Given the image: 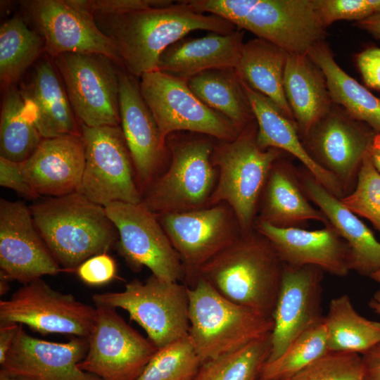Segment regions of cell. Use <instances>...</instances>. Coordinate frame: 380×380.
<instances>
[{
    "label": "cell",
    "mask_w": 380,
    "mask_h": 380,
    "mask_svg": "<svg viewBox=\"0 0 380 380\" xmlns=\"http://www.w3.org/2000/svg\"><path fill=\"white\" fill-rule=\"evenodd\" d=\"M309 134L318 163L338 179L343 189L357 176L374 137L346 116L329 112Z\"/></svg>",
    "instance_id": "24"
},
{
    "label": "cell",
    "mask_w": 380,
    "mask_h": 380,
    "mask_svg": "<svg viewBox=\"0 0 380 380\" xmlns=\"http://www.w3.org/2000/svg\"><path fill=\"white\" fill-rule=\"evenodd\" d=\"M285 380H362L361 355L329 351Z\"/></svg>",
    "instance_id": "40"
},
{
    "label": "cell",
    "mask_w": 380,
    "mask_h": 380,
    "mask_svg": "<svg viewBox=\"0 0 380 380\" xmlns=\"http://www.w3.org/2000/svg\"><path fill=\"white\" fill-rule=\"evenodd\" d=\"M26 109L43 139L81 135L58 70L49 58L40 60L19 87Z\"/></svg>",
    "instance_id": "23"
},
{
    "label": "cell",
    "mask_w": 380,
    "mask_h": 380,
    "mask_svg": "<svg viewBox=\"0 0 380 380\" xmlns=\"http://www.w3.org/2000/svg\"><path fill=\"white\" fill-rule=\"evenodd\" d=\"M94 18L115 45L121 64L135 77L157 70L163 52L192 31L224 34L236 30L229 21L198 12L186 1L120 14L96 15Z\"/></svg>",
    "instance_id": "1"
},
{
    "label": "cell",
    "mask_w": 380,
    "mask_h": 380,
    "mask_svg": "<svg viewBox=\"0 0 380 380\" xmlns=\"http://www.w3.org/2000/svg\"><path fill=\"white\" fill-rule=\"evenodd\" d=\"M53 58L65 53L100 54L121 64L113 42L99 28L84 0L21 1Z\"/></svg>",
    "instance_id": "14"
},
{
    "label": "cell",
    "mask_w": 380,
    "mask_h": 380,
    "mask_svg": "<svg viewBox=\"0 0 380 380\" xmlns=\"http://www.w3.org/2000/svg\"><path fill=\"white\" fill-rule=\"evenodd\" d=\"M201 365L188 335L158 348L137 380H193Z\"/></svg>",
    "instance_id": "38"
},
{
    "label": "cell",
    "mask_w": 380,
    "mask_h": 380,
    "mask_svg": "<svg viewBox=\"0 0 380 380\" xmlns=\"http://www.w3.org/2000/svg\"><path fill=\"white\" fill-rule=\"evenodd\" d=\"M242 84L258 123V146L264 150L274 148L289 153L298 159L329 191L338 198H342L344 190L342 184L306 151L293 122L270 99L243 81Z\"/></svg>",
    "instance_id": "26"
},
{
    "label": "cell",
    "mask_w": 380,
    "mask_h": 380,
    "mask_svg": "<svg viewBox=\"0 0 380 380\" xmlns=\"http://www.w3.org/2000/svg\"><path fill=\"white\" fill-rule=\"evenodd\" d=\"M359 25L380 38V13L358 21Z\"/></svg>",
    "instance_id": "48"
},
{
    "label": "cell",
    "mask_w": 380,
    "mask_h": 380,
    "mask_svg": "<svg viewBox=\"0 0 380 380\" xmlns=\"http://www.w3.org/2000/svg\"><path fill=\"white\" fill-rule=\"evenodd\" d=\"M0 380H36L33 378L5 371L1 369Z\"/></svg>",
    "instance_id": "49"
},
{
    "label": "cell",
    "mask_w": 380,
    "mask_h": 380,
    "mask_svg": "<svg viewBox=\"0 0 380 380\" xmlns=\"http://www.w3.org/2000/svg\"><path fill=\"white\" fill-rule=\"evenodd\" d=\"M256 231L271 243L284 264L315 266L341 277L351 270L349 247L329 223L320 229L306 230L259 220Z\"/></svg>",
    "instance_id": "19"
},
{
    "label": "cell",
    "mask_w": 380,
    "mask_h": 380,
    "mask_svg": "<svg viewBox=\"0 0 380 380\" xmlns=\"http://www.w3.org/2000/svg\"><path fill=\"white\" fill-rule=\"evenodd\" d=\"M324 323L329 351L361 355L380 343V322L360 315L346 294L331 299Z\"/></svg>",
    "instance_id": "33"
},
{
    "label": "cell",
    "mask_w": 380,
    "mask_h": 380,
    "mask_svg": "<svg viewBox=\"0 0 380 380\" xmlns=\"http://www.w3.org/2000/svg\"><path fill=\"white\" fill-rule=\"evenodd\" d=\"M369 153L371 156L380 159V134L374 136Z\"/></svg>",
    "instance_id": "51"
},
{
    "label": "cell",
    "mask_w": 380,
    "mask_h": 380,
    "mask_svg": "<svg viewBox=\"0 0 380 380\" xmlns=\"http://www.w3.org/2000/svg\"><path fill=\"white\" fill-rule=\"evenodd\" d=\"M170 147L167 170L151 185L141 201L156 215L203 208L215 186L214 146L209 140L186 139L171 142Z\"/></svg>",
    "instance_id": "8"
},
{
    "label": "cell",
    "mask_w": 380,
    "mask_h": 380,
    "mask_svg": "<svg viewBox=\"0 0 380 380\" xmlns=\"http://www.w3.org/2000/svg\"><path fill=\"white\" fill-rule=\"evenodd\" d=\"M370 278L372 279L376 282L380 284V270L376 272L370 276Z\"/></svg>",
    "instance_id": "54"
},
{
    "label": "cell",
    "mask_w": 380,
    "mask_h": 380,
    "mask_svg": "<svg viewBox=\"0 0 380 380\" xmlns=\"http://www.w3.org/2000/svg\"><path fill=\"white\" fill-rule=\"evenodd\" d=\"M22 324L17 323H0V364L12 348L19 329Z\"/></svg>",
    "instance_id": "47"
},
{
    "label": "cell",
    "mask_w": 380,
    "mask_h": 380,
    "mask_svg": "<svg viewBox=\"0 0 380 380\" xmlns=\"http://www.w3.org/2000/svg\"><path fill=\"white\" fill-rule=\"evenodd\" d=\"M369 306L375 313L380 315V289L375 292L369 302Z\"/></svg>",
    "instance_id": "50"
},
{
    "label": "cell",
    "mask_w": 380,
    "mask_h": 380,
    "mask_svg": "<svg viewBox=\"0 0 380 380\" xmlns=\"http://www.w3.org/2000/svg\"><path fill=\"white\" fill-rule=\"evenodd\" d=\"M371 157L375 167L380 172V159L372 156H371Z\"/></svg>",
    "instance_id": "53"
},
{
    "label": "cell",
    "mask_w": 380,
    "mask_h": 380,
    "mask_svg": "<svg viewBox=\"0 0 380 380\" xmlns=\"http://www.w3.org/2000/svg\"><path fill=\"white\" fill-rule=\"evenodd\" d=\"M53 63L80 123L120 126V70L113 60L100 54L65 53Z\"/></svg>",
    "instance_id": "11"
},
{
    "label": "cell",
    "mask_w": 380,
    "mask_h": 380,
    "mask_svg": "<svg viewBox=\"0 0 380 380\" xmlns=\"http://www.w3.org/2000/svg\"><path fill=\"white\" fill-rule=\"evenodd\" d=\"M187 83L203 103L240 131L254 118L242 81L234 68L208 70L191 77Z\"/></svg>",
    "instance_id": "31"
},
{
    "label": "cell",
    "mask_w": 380,
    "mask_h": 380,
    "mask_svg": "<svg viewBox=\"0 0 380 380\" xmlns=\"http://www.w3.org/2000/svg\"><path fill=\"white\" fill-rule=\"evenodd\" d=\"M322 279L323 271L317 267L284 264L267 362L279 357L298 336L324 321Z\"/></svg>",
    "instance_id": "18"
},
{
    "label": "cell",
    "mask_w": 380,
    "mask_h": 380,
    "mask_svg": "<svg viewBox=\"0 0 380 380\" xmlns=\"http://www.w3.org/2000/svg\"><path fill=\"white\" fill-rule=\"evenodd\" d=\"M120 127L140 184L152 180L163 157L156 121L141 93L139 82L127 72L119 71Z\"/></svg>",
    "instance_id": "21"
},
{
    "label": "cell",
    "mask_w": 380,
    "mask_h": 380,
    "mask_svg": "<svg viewBox=\"0 0 380 380\" xmlns=\"http://www.w3.org/2000/svg\"><path fill=\"white\" fill-rule=\"evenodd\" d=\"M106 213L119 234L118 249L133 270L148 268L167 281H184L185 271L156 215L141 203L114 202Z\"/></svg>",
    "instance_id": "12"
},
{
    "label": "cell",
    "mask_w": 380,
    "mask_h": 380,
    "mask_svg": "<svg viewBox=\"0 0 380 380\" xmlns=\"http://www.w3.org/2000/svg\"><path fill=\"white\" fill-rule=\"evenodd\" d=\"M307 54L322 72L331 100L380 131V99L343 70L322 42Z\"/></svg>",
    "instance_id": "32"
},
{
    "label": "cell",
    "mask_w": 380,
    "mask_h": 380,
    "mask_svg": "<svg viewBox=\"0 0 380 380\" xmlns=\"http://www.w3.org/2000/svg\"><path fill=\"white\" fill-rule=\"evenodd\" d=\"M328 352L323 321L298 336L279 357L265 362L258 380H285Z\"/></svg>",
    "instance_id": "37"
},
{
    "label": "cell",
    "mask_w": 380,
    "mask_h": 380,
    "mask_svg": "<svg viewBox=\"0 0 380 380\" xmlns=\"http://www.w3.org/2000/svg\"><path fill=\"white\" fill-rule=\"evenodd\" d=\"M264 207L259 220L279 227H296L308 220L329 222L305 198L291 170L274 164L266 182Z\"/></svg>",
    "instance_id": "30"
},
{
    "label": "cell",
    "mask_w": 380,
    "mask_h": 380,
    "mask_svg": "<svg viewBox=\"0 0 380 380\" xmlns=\"http://www.w3.org/2000/svg\"><path fill=\"white\" fill-rule=\"evenodd\" d=\"M96 305L122 308L146 333L158 349L189 335L188 287L151 274L144 282L134 279L120 292L93 296Z\"/></svg>",
    "instance_id": "7"
},
{
    "label": "cell",
    "mask_w": 380,
    "mask_h": 380,
    "mask_svg": "<svg viewBox=\"0 0 380 380\" xmlns=\"http://www.w3.org/2000/svg\"><path fill=\"white\" fill-rule=\"evenodd\" d=\"M87 350L86 338L51 342L30 336L20 326L1 366V369L36 380H102L79 367Z\"/></svg>",
    "instance_id": "20"
},
{
    "label": "cell",
    "mask_w": 380,
    "mask_h": 380,
    "mask_svg": "<svg viewBox=\"0 0 380 380\" xmlns=\"http://www.w3.org/2000/svg\"><path fill=\"white\" fill-rule=\"evenodd\" d=\"M325 27L340 20L360 21L380 13V0H318Z\"/></svg>",
    "instance_id": "41"
},
{
    "label": "cell",
    "mask_w": 380,
    "mask_h": 380,
    "mask_svg": "<svg viewBox=\"0 0 380 380\" xmlns=\"http://www.w3.org/2000/svg\"><path fill=\"white\" fill-rule=\"evenodd\" d=\"M88 350L79 367L102 380H137L158 348L115 309L96 306Z\"/></svg>",
    "instance_id": "13"
},
{
    "label": "cell",
    "mask_w": 380,
    "mask_h": 380,
    "mask_svg": "<svg viewBox=\"0 0 380 380\" xmlns=\"http://www.w3.org/2000/svg\"><path fill=\"white\" fill-rule=\"evenodd\" d=\"M156 216L180 257L189 288L199 269L241 234L233 213L222 203Z\"/></svg>",
    "instance_id": "16"
},
{
    "label": "cell",
    "mask_w": 380,
    "mask_h": 380,
    "mask_svg": "<svg viewBox=\"0 0 380 380\" xmlns=\"http://www.w3.org/2000/svg\"><path fill=\"white\" fill-rule=\"evenodd\" d=\"M272 347L271 333L201 363L193 380H258Z\"/></svg>",
    "instance_id": "36"
},
{
    "label": "cell",
    "mask_w": 380,
    "mask_h": 380,
    "mask_svg": "<svg viewBox=\"0 0 380 380\" xmlns=\"http://www.w3.org/2000/svg\"><path fill=\"white\" fill-rule=\"evenodd\" d=\"M85 165L81 135L43 139L22 163L23 173L39 195L59 197L78 192Z\"/></svg>",
    "instance_id": "22"
},
{
    "label": "cell",
    "mask_w": 380,
    "mask_h": 380,
    "mask_svg": "<svg viewBox=\"0 0 380 380\" xmlns=\"http://www.w3.org/2000/svg\"><path fill=\"white\" fill-rule=\"evenodd\" d=\"M243 32H211L203 37L182 39L160 55L158 70L188 80L203 71L235 68L243 46Z\"/></svg>",
    "instance_id": "27"
},
{
    "label": "cell",
    "mask_w": 380,
    "mask_h": 380,
    "mask_svg": "<svg viewBox=\"0 0 380 380\" xmlns=\"http://www.w3.org/2000/svg\"><path fill=\"white\" fill-rule=\"evenodd\" d=\"M45 51L44 41L17 16L0 27V79L5 87L14 85Z\"/></svg>",
    "instance_id": "35"
},
{
    "label": "cell",
    "mask_w": 380,
    "mask_h": 380,
    "mask_svg": "<svg viewBox=\"0 0 380 380\" xmlns=\"http://www.w3.org/2000/svg\"><path fill=\"white\" fill-rule=\"evenodd\" d=\"M0 293L4 295L7 293L9 289L8 286V279H7L4 276L0 274Z\"/></svg>",
    "instance_id": "52"
},
{
    "label": "cell",
    "mask_w": 380,
    "mask_h": 380,
    "mask_svg": "<svg viewBox=\"0 0 380 380\" xmlns=\"http://www.w3.org/2000/svg\"><path fill=\"white\" fill-rule=\"evenodd\" d=\"M340 200L355 215L369 220L380 232V172L369 151L361 163L355 190Z\"/></svg>",
    "instance_id": "39"
},
{
    "label": "cell",
    "mask_w": 380,
    "mask_h": 380,
    "mask_svg": "<svg viewBox=\"0 0 380 380\" xmlns=\"http://www.w3.org/2000/svg\"><path fill=\"white\" fill-rule=\"evenodd\" d=\"M281 151L260 148L246 127L235 139L220 141L212 155L219 178L206 206L227 203L241 234L251 232L259 196Z\"/></svg>",
    "instance_id": "6"
},
{
    "label": "cell",
    "mask_w": 380,
    "mask_h": 380,
    "mask_svg": "<svg viewBox=\"0 0 380 380\" xmlns=\"http://www.w3.org/2000/svg\"><path fill=\"white\" fill-rule=\"evenodd\" d=\"M87 9L94 15H114L160 7L173 3L170 0H84Z\"/></svg>",
    "instance_id": "43"
},
{
    "label": "cell",
    "mask_w": 380,
    "mask_h": 380,
    "mask_svg": "<svg viewBox=\"0 0 380 380\" xmlns=\"http://www.w3.org/2000/svg\"><path fill=\"white\" fill-rule=\"evenodd\" d=\"M284 264L258 232L241 234L198 270L226 299L272 318Z\"/></svg>",
    "instance_id": "2"
},
{
    "label": "cell",
    "mask_w": 380,
    "mask_h": 380,
    "mask_svg": "<svg viewBox=\"0 0 380 380\" xmlns=\"http://www.w3.org/2000/svg\"><path fill=\"white\" fill-rule=\"evenodd\" d=\"M189 336L205 362L235 351L272 332V318L236 304L198 277L188 287Z\"/></svg>",
    "instance_id": "5"
},
{
    "label": "cell",
    "mask_w": 380,
    "mask_h": 380,
    "mask_svg": "<svg viewBox=\"0 0 380 380\" xmlns=\"http://www.w3.org/2000/svg\"><path fill=\"white\" fill-rule=\"evenodd\" d=\"M80 125L85 165L78 192L104 208L114 202L141 203L121 127Z\"/></svg>",
    "instance_id": "10"
},
{
    "label": "cell",
    "mask_w": 380,
    "mask_h": 380,
    "mask_svg": "<svg viewBox=\"0 0 380 380\" xmlns=\"http://www.w3.org/2000/svg\"><path fill=\"white\" fill-rule=\"evenodd\" d=\"M195 11L218 15L289 53L306 54L322 42L318 0H186Z\"/></svg>",
    "instance_id": "4"
},
{
    "label": "cell",
    "mask_w": 380,
    "mask_h": 380,
    "mask_svg": "<svg viewBox=\"0 0 380 380\" xmlns=\"http://www.w3.org/2000/svg\"><path fill=\"white\" fill-rule=\"evenodd\" d=\"M95 316L96 308L53 289L41 278L24 284L9 299L0 301V323L25 324L42 334L87 338Z\"/></svg>",
    "instance_id": "15"
},
{
    "label": "cell",
    "mask_w": 380,
    "mask_h": 380,
    "mask_svg": "<svg viewBox=\"0 0 380 380\" xmlns=\"http://www.w3.org/2000/svg\"><path fill=\"white\" fill-rule=\"evenodd\" d=\"M0 185L27 198L39 197L25 180L22 163L13 162L2 157H0Z\"/></svg>",
    "instance_id": "44"
},
{
    "label": "cell",
    "mask_w": 380,
    "mask_h": 380,
    "mask_svg": "<svg viewBox=\"0 0 380 380\" xmlns=\"http://www.w3.org/2000/svg\"><path fill=\"white\" fill-rule=\"evenodd\" d=\"M116 263L106 253L95 255L77 267L79 278L91 286L106 284L116 277Z\"/></svg>",
    "instance_id": "42"
},
{
    "label": "cell",
    "mask_w": 380,
    "mask_h": 380,
    "mask_svg": "<svg viewBox=\"0 0 380 380\" xmlns=\"http://www.w3.org/2000/svg\"><path fill=\"white\" fill-rule=\"evenodd\" d=\"M284 89L298 128L308 135L329 112L331 98L322 72L307 53L288 54Z\"/></svg>",
    "instance_id": "28"
},
{
    "label": "cell",
    "mask_w": 380,
    "mask_h": 380,
    "mask_svg": "<svg viewBox=\"0 0 380 380\" xmlns=\"http://www.w3.org/2000/svg\"><path fill=\"white\" fill-rule=\"evenodd\" d=\"M289 53L260 38L243 43L234 68L239 78L270 99L291 120L293 115L284 89V74Z\"/></svg>",
    "instance_id": "29"
},
{
    "label": "cell",
    "mask_w": 380,
    "mask_h": 380,
    "mask_svg": "<svg viewBox=\"0 0 380 380\" xmlns=\"http://www.w3.org/2000/svg\"><path fill=\"white\" fill-rule=\"evenodd\" d=\"M357 62L366 84L380 89V48H370L361 52Z\"/></svg>",
    "instance_id": "45"
},
{
    "label": "cell",
    "mask_w": 380,
    "mask_h": 380,
    "mask_svg": "<svg viewBox=\"0 0 380 380\" xmlns=\"http://www.w3.org/2000/svg\"><path fill=\"white\" fill-rule=\"evenodd\" d=\"M43 140L29 115L19 88L6 87L0 118V157L23 163Z\"/></svg>",
    "instance_id": "34"
},
{
    "label": "cell",
    "mask_w": 380,
    "mask_h": 380,
    "mask_svg": "<svg viewBox=\"0 0 380 380\" xmlns=\"http://www.w3.org/2000/svg\"><path fill=\"white\" fill-rule=\"evenodd\" d=\"M139 82L165 144L166 139L177 131L201 133L225 141L235 139L241 132L203 103L186 80L155 70L142 75Z\"/></svg>",
    "instance_id": "9"
},
{
    "label": "cell",
    "mask_w": 380,
    "mask_h": 380,
    "mask_svg": "<svg viewBox=\"0 0 380 380\" xmlns=\"http://www.w3.org/2000/svg\"><path fill=\"white\" fill-rule=\"evenodd\" d=\"M0 274L23 284L61 271L23 203L0 201Z\"/></svg>",
    "instance_id": "17"
},
{
    "label": "cell",
    "mask_w": 380,
    "mask_h": 380,
    "mask_svg": "<svg viewBox=\"0 0 380 380\" xmlns=\"http://www.w3.org/2000/svg\"><path fill=\"white\" fill-rule=\"evenodd\" d=\"M300 178L305 194L347 243L350 270L369 277L380 270V241L372 232L310 173Z\"/></svg>",
    "instance_id": "25"
},
{
    "label": "cell",
    "mask_w": 380,
    "mask_h": 380,
    "mask_svg": "<svg viewBox=\"0 0 380 380\" xmlns=\"http://www.w3.org/2000/svg\"><path fill=\"white\" fill-rule=\"evenodd\" d=\"M30 210L44 242L66 270L77 269L88 258L106 253L116 239L105 208L79 192L49 197Z\"/></svg>",
    "instance_id": "3"
},
{
    "label": "cell",
    "mask_w": 380,
    "mask_h": 380,
    "mask_svg": "<svg viewBox=\"0 0 380 380\" xmlns=\"http://www.w3.org/2000/svg\"><path fill=\"white\" fill-rule=\"evenodd\" d=\"M360 355L362 380H380V343Z\"/></svg>",
    "instance_id": "46"
}]
</instances>
